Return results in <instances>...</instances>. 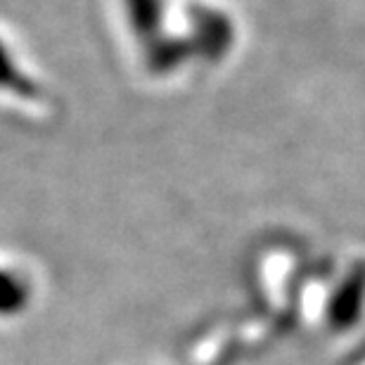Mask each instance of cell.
I'll return each instance as SVG.
<instances>
[{
  "label": "cell",
  "mask_w": 365,
  "mask_h": 365,
  "mask_svg": "<svg viewBox=\"0 0 365 365\" xmlns=\"http://www.w3.org/2000/svg\"><path fill=\"white\" fill-rule=\"evenodd\" d=\"M29 292L24 287V282L17 275H12L10 271H0V316H14L26 306Z\"/></svg>",
  "instance_id": "cell-1"
},
{
  "label": "cell",
  "mask_w": 365,
  "mask_h": 365,
  "mask_svg": "<svg viewBox=\"0 0 365 365\" xmlns=\"http://www.w3.org/2000/svg\"><path fill=\"white\" fill-rule=\"evenodd\" d=\"M0 86H3V88L26 91V81L19 78L17 69H14V64L10 60V55H7L3 43H0Z\"/></svg>",
  "instance_id": "cell-2"
}]
</instances>
